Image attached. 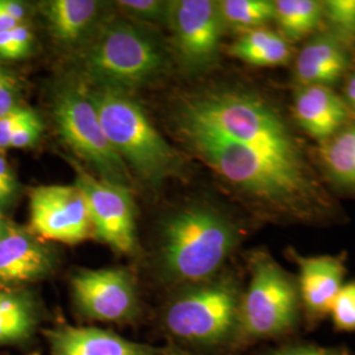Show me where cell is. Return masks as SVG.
<instances>
[{"label": "cell", "instance_id": "6", "mask_svg": "<svg viewBox=\"0 0 355 355\" xmlns=\"http://www.w3.org/2000/svg\"><path fill=\"white\" fill-rule=\"evenodd\" d=\"M82 64L94 86L127 91L159 76L165 57L150 33L125 20H116L91 41Z\"/></svg>", "mask_w": 355, "mask_h": 355}, {"label": "cell", "instance_id": "7", "mask_svg": "<svg viewBox=\"0 0 355 355\" xmlns=\"http://www.w3.org/2000/svg\"><path fill=\"white\" fill-rule=\"evenodd\" d=\"M53 114L61 137L82 161L104 180L128 189L130 177L127 165L107 139L86 83L74 80L60 87Z\"/></svg>", "mask_w": 355, "mask_h": 355}, {"label": "cell", "instance_id": "2", "mask_svg": "<svg viewBox=\"0 0 355 355\" xmlns=\"http://www.w3.org/2000/svg\"><path fill=\"white\" fill-rule=\"evenodd\" d=\"M241 224L209 204H192L168 217L162 230L166 277L190 286L221 272L241 245Z\"/></svg>", "mask_w": 355, "mask_h": 355}, {"label": "cell", "instance_id": "13", "mask_svg": "<svg viewBox=\"0 0 355 355\" xmlns=\"http://www.w3.org/2000/svg\"><path fill=\"white\" fill-rule=\"evenodd\" d=\"M291 114L302 133L321 144L347 125L350 110L328 86H299Z\"/></svg>", "mask_w": 355, "mask_h": 355}, {"label": "cell", "instance_id": "3", "mask_svg": "<svg viewBox=\"0 0 355 355\" xmlns=\"http://www.w3.org/2000/svg\"><path fill=\"white\" fill-rule=\"evenodd\" d=\"M249 283L242 292L234 353L261 343L299 338L304 330L296 274L287 271L266 249L246 258Z\"/></svg>", "mask_w": 355, "mask_h": 355}, {"label": "cell", "instance_id": "25", "mask_svg": "<svg viewBox=\"0 0 355 355\" xmlns=\"http://www.w3.org/2000/svg\"><path fill=\"white\" fill-rule=\"evenodd\" d=\"M329 318L337 333H355V279L345 282L331 304Z\"/></svg>", "mask_w": 355, "mask_h": 355}, {"label": "cell", "instance_id": "26", "mask_svg": "<svg viewBox=\"0 0 355 355\" xmlns=\"http://www.w3.org/2000/svg\"><path fill=\"white\" fill-rule=\"evenodd\" d=\"M33 35L24 23L13 29L0 32V57L6 60H20L32 49Z\"/></svg>", "mask_w": 355, "mask_h": 355}, {"label": "cell", "instance_id": "15", "mask_svg": "<svg viewBox=\"0 0 355 355\" xmlns=\"http://www.w3.org/2000/svg\"><path fill=\"white\" fill-rule=\"evenodd\" d=\"M51 355H161L157 347L133 343L94 327L61 325L45 333Z\"/></svg>", "mask_w": 355, "mask_h": 355}, {"label": "cell", "instance_id": "32", "mask_svg": "<svg viewBox=\"0 0 355 355\" xmlns=\"http://www.w3.org/2000/svg\"><path fill=\"white\" fill-rule=\"evenodd\" d=\"M0 186L12 196L15 191V179L10 170V166L3 157H0Z\"/></svg>", "mask_w": 355, "mask_h": 355}, {"label": "cell", "instance_id": "11", "mask_svg": "<svg viewBox=\"0 0 355 355\" xmlns=\"http://www.w3.org/2000/svg\"><path fill=\"white\" fill-rule=\"evenodd\" d=\"M71 288L79 311L91 320L123 322L139 311L135 280L123 268L76 271Z\"/></svg>", "mask_w": 355, "mask_h": 355}, {"label": "cell", "instance_id": "18", "mask_svg": "<svg viewBox=\"0 0 355 355\" xmlns=\"http://www.w3.org/2000/svg\"><path fill=\"white\" fill-rule=\"evenodd\" d=\"M229 54L257 67L287 64L292 58L291 44L266 28L243 32L229 48Z\"/></svg>", "mask_w": 355, "mask_h": 355}, {"label": "cell", "instance_id": "37", "mask_svg": "<svg viewBox=\"0 0 355 355\" xmlns=\"http://www.w3.org/2000/svg\"><path fill=\"white\" fill-rule=\"evenodd\" d=\"M161 355H191L186 352H182V350H177V349H173V350H168L166 353H162Z\"/></svg>", "mask_w": 355, "mask_h": 355}, {"label": "cell", "instance_id": "9", "mask_svg": "<svg viewBox=\"0 0 355 355\" xmlns=\"http://www.w3.org/2000/svg\"><path fill=\"white\" fill-rule=\"evenodd\" d=\"M74 164L76 184L87 204L96 237L119 253H132L136 248L135 209L127 187L98 179Z\"/></svg>", "mask_w": 355, "mask_h": 355}, {"label": "cell", "instance_id": "4", "mask_svg": "<svg viewBox=\"0 0 355 355\" xmlns=\"http://www.w3.org/2000/svg\"><path fill=\"white\" fill-rule=\"evenodd\" d=\"M242 292L239 275L225 268L211 279L184 286L166 308V329L207 355L232 354L237 343Z\"/></svg>", "mask_w": 355, "mask_h": 355}, {"label": "cell", "instance_id": "33", "mask_svg": "<svg viewBox=\"0 0 355 355\" xmlns=\"http://www.w3.org/2000/svg\"><path fill=\"white\" fill-rule=\"evenodd\" d=\"M349 110L353 111L355 114V74L350 76V79L347 80L346 89H345V99H343Z\"/></svg>", "mask_w": 355, "mask_h": 355}, {"label": "cell", "instance_id": "38", "mask_svg": "<svg viewBox=\"0 0 355 355\" xmlns=\"http://www.w3.org/2000/svg\"><path fill=\"white\" fill-rule=\"evenodd\" d=\"M31 355H40V354H38V353H33V354H31Z\"/></svg>", "mask_w": 355, "mask_h": 355}, {"label": "cell", "instance_id": "30", "mask_svg": "<svg viewBox=\"0 0 355 355\" xmlns=\"http://www.w3.org/2000/svg\"><path fill=\"white\" fill-rule=\"evenodd\" d=\"M42 129L44 125L41 119L37 114H33L26 123L15 132L10 142V148L23 149V148H29L35 145L42 133Z\"/></svg>", "mask_w": 355, "mask_h": 355}, {"label": "cell", "instance_id": "35", "mask_svg": "<svg viewBox=\"0 0 355 355\" xmlns=\"http://www.w3.org/2000/svg\"><path fill=\"white\" fill-rule=\"evenodd\" d=\"M10 225H8V223L6 221V218L3 217V215L0 214V236L7 230V228H8Z\"/></svg>", "mask_w": 355, "mask_h": 355}, {"label": "cell", "instance_id": "34", "mask_svg": "<svg viewBox=\"0 0 355 355\" xmlns=\"http://www.w3.org/2000/svg\"><path fill=\"white\" fill-rule=\"evenodd\" d=\"M20 26V23H17L16 20H13L12 17L6 12L1 6H0V32H6L13 29L15 26Z\"/></svg>", "mask_w": 355, "mask_h": 355}, {"label": "cell", "instance_id": "12", "mask_svg": "<svg viewBox=\"0 0 355 355\" xmlns=\"http://www.w3.org/2000/svg\"><path fill=\"white\" fill-rule=\"evenodd\" d=\"M284 255L297 267L304 331L318 329L327 318L347 274V253L303 255L288 246Z\"/></svg>", "mask_w": 355, "mask_h": 355}, {"label": "cell", "instance_id": "20", "mask_svg": "<svg viewBox=\"0 0 355 355\" xmlns=\"http://www.w3.org/2000/svg\"><path fill=\"white\" fill-rule=\"evenodd\" d=\"M37 325V305L29 295L0 288V346L26 341Z\"/></svg>", "mask_w": 355, "mask_h": 355}, {"label": "cell", "instance_id": "10", "mask_svg": "<svg viewBox=\"0 0 355 355\" xmlns=\"http://www.w3.org/2000/svg\"><path fill=\"white\" fill-rule=\"evenodd\" d=\"M31 228L44 240L76 243L94 232L89 204L74 186H41L31 193Z\"/></svg>", "mask_w": 355, "mask_h": 355}, {"label": "cell", "instance_id": "24", "mask_svg": "<svg viewBox=\"0 0 355 355\" xmlns=\"http://www.w3.org/2000/svg\"><path fill=\"white\" fill-rule=\"evenodd\" d=\"M255 355H355L354 352L345 346H322L303 338H293L284 343H274L259 350Z\"/></svg>", "mask_w": 355, "mask_h": 355}, {"label": "cell", "instance_id": "19", "mask_svg": "<svg viewBox=\"0 0 355 355\" xmlns=\"http://www.w3.org/2000/svg\"><path fill=\"white\" fill-rule=\"evenodd\" d=\"M99 7L92 0H51L44 3L42 11L54 38L71 44L89 31Z\"/></svg>", "mask_w": 355, "mask_h": 355}, {"label": "cell", "instance_id": "5", "mask_svg": "<svg viewBox=\"0 0 355 355\" xmlns=\"http://www.w3.org/2000/svg\"><path fill=\"white\" fill-rule=\"evenodd\" d=\"M89 91L107 139L144 180L157 184L184 174L183 157L153 127L127 91L104 86H89Z\"/></svg>", "mask_w": 355, "mask_h": 355}, {"label": "cell", "instance_id": "23", "mask_svg": "<svg viewBox=\"0 0 355 355\" xmlns=\"http://www.w3.org/2000/svg\"><path fill=\"white\" fill-rule=\"evenodd\" d=\"M324 4V20L328 21L343 45L355 40V0H328Z\"/></svg>", "mask_w": 355, "mask_h": 355}, {"label": "cell", "instance_id": "21", "mask_svg": "<svg viewBox=\"0 0 355 355\" xmlns=\"http://www.w3.org/2000/svg\"><path fill=\"white\" fill-rule=\"evenodd\" d=\"M274 20L290 44L311 36L324 21V4L318 0H277Z\"/></svg>", "mask_w": 355, "mask_h": 355}, {"label": "cell", "instance_id": "22", "mask_svg": "<svg viewBox=\"0 0 355 355\" xmlns=\"http://www.w3.org/2000/svg\"><path fill=\"white\" fill-rule=\"evenodd\" d=\"M218 10L224 26L242 29L243 32L263 28L274 20V1L270 0H223Z\"/></svg>", "mask_w": 355, "mask_h": 355}, {"label": "cell", "instance_id": "17", "mask_svg": "<svg viewBox=\"0 0 355 355\" xmlns=\"http://www.w3.org/2000/svg\"><path fill=\"white\" fill-rule=\"evenodd\" d=\"M318 167L330 190L355 195V124L318 145Z\"/></svg>", "mask_w": 355, "mask_h": 355}, {"label": "cell", "instance_id": "14", "mask_svg": "<svg viewBox=\"0 0 355 355\" xmlns=\"http://www.w3.org/2000/svg\"><path fill=\"white\" fill-rule=\"evenodd\" d=\"M51 250L23 229L8 227L0 236V284H19L46 277L53 268Z\"/></svg>", "mask_w": 355, "mask_h": 355}, {"label": "cell", "instance_id": "16", "mask_svg": "<svg viewBox=\"0 0 355 355\" xmlns=\"http://www.w3.org/2000/svg\"><path fill=\"white\" fill-rule=\"evenodd\" d=\"M349 64L350 60L343 42L333 35H320L299 51L295 78L300 86L329 87L343 78Z\"/></svg>", "mask_w": 355, "mask_h": 355}, {"label": "cell", "instance_id": "1", "mask_svg": "<svg viewBox=\"0 0 355 355\" xmlns=\"http://www.w3.org/2000/svg\"><path fill=\"white\" fill-rule=\"evenodd\" d=\"M182 141L258 216L279 227H334L347 220L292 114L262 89L216 85L178 105Z\"/></svg>", "mask_w": 355, "mask_h": 355}, {"label": "cell", "instance_id": "29", "mask_svg": "<svg viewBox=\"0 0 355 355\" xmlns=\"http://www.w3.org/2000/svg\"><path fill=\"white\" fill-rule=\"evenodd\" d=\"M20 89L15 76L0 66V117L19 107Z\"/></svg>", "mask_w": 355, "mask_h": 355}, {"label": "cell", "instance_id": "27", "mask_svg": "<svg viewBox=\"0 0 355 355\" xmlns=\"http://www.w3.org/2000/svg\"><path fill=\"white\" fill-rule=\"evenodd\" d=\"M117 6L129 15L154 23L167 21L168 1L161 0H121Z\"/></svg>", "mask_w": 355, "mask_h": 355}, {"label": "cell", "instance_id": "36", "mask_svg": "<svg viewBox=\"0 0 355 355\" xmlns=\"http://www.w3.org/2000/svg\"><path fill=\"white\" fill-rule=\"evenodd\" d=\"M10 196H11V195L0 186V204L7 202V199H8Z\"/></svg>", "mask_w": 355, "mask_h": 355}, {"label": "cell", "instance_id": "31", "mask_svg": "<svg viewBox=\"0 0 355 355\" xmlns=\"http://www.w3.org/2000/svg\"><path fill=\"white\" fill-rule=\"evenodd\" d=\"M0 6L6 12L12 17L13 20L23 24L26 15L24 4H21L20 1H15V0H0Z\"/></svg>", "mask_w": 355, "mask_h": 355}, {"label": "cell", "instance_id": "8", "mask_svg": "<svg viewBox=\"0 0 355 355\" xmlns=\"http://www.w3.org/2000/svg\"><path fill=\"white\" fill-rule=\"evenodd\" d=\"M166 23L171 29L174 49L184 70L198 74L217 64L225 29L218 1H168Z\"/></svg>", "mask_w": 355, "mask_h": 355}, {"label": "cell", "instance_id": "28", "mask_svg": "<svg viewBox=\"0 0 355 355\" xmlns=\"http://www.w3.org/2000/svg\"><path fill=\"white\" fill-rule=\"evenodd\" d=\"M35 111L26 107H16L11 112L0 117V149H8L15 132L26 123Z\"/></svg>", "mask_w": 355, "mask_h": 355}]
</instances>
